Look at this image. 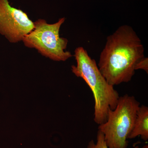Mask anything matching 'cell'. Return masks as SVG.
<instances>
[{"label": "cell", "mask_w": 148, "mask_h": 148, "mask_svg": "<svg viewBox=\"0 0 148 148\" xmlns=\"http://www.w3.org/2000/svg\"><path fill=\"white\" fill-rule=\"evenodd\" d=\"M65 18H60L56 23L49 24L45 19H39L34 22V28L24 37V45L34 48L43 56L53 61H65L73 56L66 49L68 40L60 36L59 31Z\"/></svg>", "instance_id": "4"}, {"label": "cell", "mask_w": 148, "mask_h": 148, "mask_svg": "<svg viewBox=\"0 0 148 148\" xmlns=\"http://www.w3.org/2000/svg\"><path fill=\"white\" fill-rule=\"evenodd\" d=\"M140 103L135 97L120 96L115 108L109 110L106 121L98 126L109 148H127Z\"/></svg>", "instance_id": "3"}, {"label": "cell", "mask_w": 148, "mask_h": 148, "mask_svg": "<svg viewBox=\"0 0 148 148\" xmlns=\"http://www.w3.org/2000/svg\"><path fill=\"white\" fill-rule=\"evenodd\" d=\"M73 56L77 64L72 66V71L77 77L82 78L92 91L94 100V121L100 125L107 120L109 110H113L116 107L119 94L113 86L107 82L96 61L84 48L77 47Z\"/></svg>", "instance_id": "2"}, {"label": "cell", "mask_w": 148, "mask_h": 148, "mask_svg": "<svg viewBox=\"0 0 148 148\" xmlns=\"http://www.w3.org/2000/svg\"><path fill=\"white\" fill-rule=\"evenodd\" d=\"M140 38L132 27L123 25L107 37L98 66L107 82L118 85L131 81L137 64L145 57Z\"/></svg>", "instance_id": "1"}, {"label": "cell", "mask_w": 148, "mask_h": 148, "mask_svg": "<svg viewBox=\"0 0 148 148\" xmlns=\"http://www.w3.org/2000/svg\"><path fill=\"white\" fill-rule=\"evenodd\" d=\"M34 28V22L27 13L12 7L8 0H0V34L11 43H17Z\"/></svg>", "instance_id": "5"}, {"label": "cell", "mask_w": 148, "mask_h": 148, "mask_svg": "<svg viewBox=\"0 0 148 148\" xmlns=\"http://www.w3.org/2000/svg\"><path fill=\"white\" fill-rule=\"evenodd\" d=\"M87 148H109L106 144L104 135L101 131L98 130L96 142L91 140L88 143Z\"/></svg>", "instance_id": "7"}, {"label": "cell", "mask_w": 148, "mask_h": 148, "mask_svg": "<svg viewBox=\"0 0 148 148\" xmlns=\"http://www.w3.org/2000/svg\"><path fill=\"white\" fill-rule=\"evenodd\" d=\"M139 136L144 141L148 140V108L145 105L140 106L138 109L134 125L128 139H134Z\"/></svg>", "instance_id": "6"}, {"label": "cell", "mask_w": 148, "mask_h": 148, "mask_svg": "<svg viewBox=\"0 0 148 148\" xmlns=\"http://www.w3.org/2000/svg\"><path fill=\"white\" fill-rule=\"evenodd\" d=\"M132 148H148V145H145L143 146V147H139L138 146H136Z\"/></svg>", "instance_id": "9"}, {"label": "cell", "mask_w": 148, "mask_h": 148, "mask_svg": "<svg viewBox=\"0 0 148 148\" xmlns=\"http://www.w3.org/2000/svg\"><path fill=\"white\" fill-rule=\"evenodd\" d=\"M138 70H143L148 73V58L144 57L136 65L135 71Z\"/></svg>", "instance_id": "8"}]
</instances>
